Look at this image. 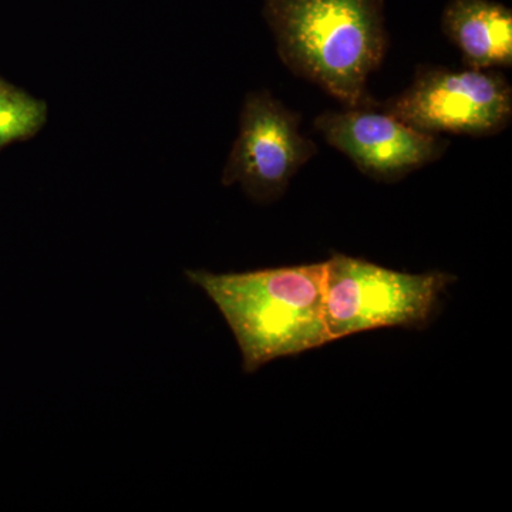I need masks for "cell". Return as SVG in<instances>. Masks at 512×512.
<instances>
[{
	"label": "cell",
	"mask_w": 512,
	"mask_h": 512,
	"mask_svg": "<svg viewBox=\"0 0 512 512\" xmlns=\"http://www.w3.org/2000/svg\"><path fill=\"white\" fill-rule=\"evenodd\" d=\"M285 66L348 107L366 106V84L387 50L382 0H266Z\"/></svg>",
	"instance_id": "2"
},
{
	"label": "cell",
	"mask_w": 512,
	"mask_h": 512,
	"mask_svg": "<svg viewBox=\"0 0 512 512\" xmlns=\"http://www.w3.org/2000/svg\"><path fill=\"white\" fill-rule=\"evenodd\" d=\"M456 281L446 272L407 274L362 258L326 261L325 323L330 342L383 328L424 329Z\"/></svg>",
	"instance_id": "3"
},
{
	"label": "cell",
	"mask_w": 512,
	"mask_h": 512,
	"mask_svg": "<svg viewBox=\"0 0 512 512\" xmlns=\"http://www.w3.org/2000/svg\"><path fill=\"white\" fill-rule=\"evenodd\" d=\"M185 275L227 320L247 373L330 342L325 323L326 262L241 274L198 269Z\"/></svg>",
	"instance_id": "1"
},
{
	"label": "cell",
	"mask_w": 512,
	"mask_h": 512,
	"mask_svg": "<svg viewBox=\"0 0 512 512\" xmlns=\"http://www.w3.org/2000/svg\"><path fill=\"white\" fill-rule=\"evenodd\" d=\"M315 128L367 177L380 183H396L439 160L448 143L437 134L424 133L389 111L369 106L325 111Z\"/></svg>",
	"instance_id": "6"
},
{
	"label": "cell",
	"mask_w": 512,
	"mask_h": 512,
	"mask_svg": "<svg viewBox=\"0 0 512 512\" xmlns=\"http://www.w3.org/2000/svg\"><path fill=\"white\" fill-rule=\"evenodd\" d=\"M443 30L466 67L494 70L512 64L511 10L490 0H451Z\"/></svg>",
	"instance_id": "7"
},
{
	"label": "cell",
	"mask_w": 512,
	"mask_h": 512,
	"mask_svg": "<svg viewBox=\"0 0 512 512\" xmlns=\"http://www.w3.org/2000/svg\"><path fill=\"white\" fill-rule=\"evenodd\" d=\"M316 153V144L302 134L298 113L269 92L249 93L222 184H239L252 200L268 204L285 194Z\"/></svg>",
	"instance_id": "5"
},
{
	"label": "cell",
	"mask_w": 512,
	"mask_h": 512,
	"mask_svg": "<svg viewBox=\"0 0 512 512\" xmlns=\"http://www.w3.org/2000/svg\"><path fill=\"white\" fill-rule=\"evenodd\" d=\"M383 109L424 133L494 136L510 126L512 89L494 70L421 66Z\"/></svg>",
	"instance_id": "4"
},
{
	"label": "cell",
	"mask_w": 512,
	"mask_h": 512,
	"mask_svg": "<svg viewBox=\"0 0 512 512\" xmlns=\"http://www.w3.org/2000/svg\"><path fill=\"white\" fill-rule=\"evenodd\" d=\"M47 119V106L6 84L0 89V147L36 134Z\"/></svg>",
	"instance_id": "8"
},
{
	"label": "cell",
	"mask_w": 512,
	"mask_h": 512,
	"mask_svg": "<svg viewBox=\"0 0 512 512\" xmlns=\"http://www.w3.org/2000/svg\"><path fill=\"white\" fill-rule=\"evenodd\" d=\"M6 86V83L3 82V80H0V89H2V87H5Z\"/></svg>",
	"instance_id": "9"
}]
</instances>
